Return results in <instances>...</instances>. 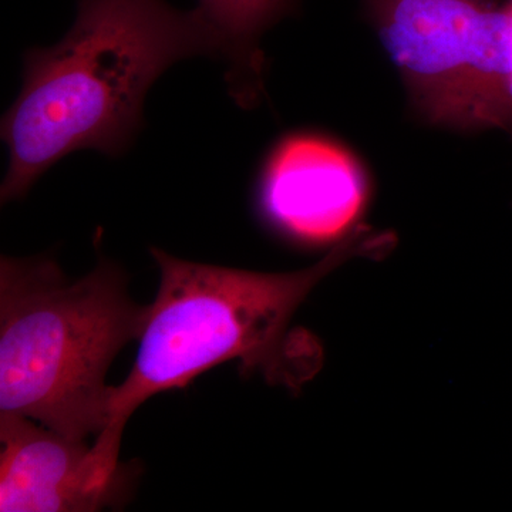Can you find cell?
<instances>
[{
	"mask_svg": "<svg viewBox=\"0 0 512 512\" xmlns=\"http://www.w3.org/2000/svg\"><path fill=\"white\" fill-rule=\"evenodd\" d=\"M119 265L100 256L83 278L52 258L0 259V413L70 437L99 436L110 419L111 363L138 340V305Z\"/></svg>",
	"mask_w": 512,
	"mask_h": 512,
	"instance_id": "3957f363",
	"label": "cell"
},
{
	"mask_svg": "<svg viewBox=\"0 0 512 512\" xmlns=\"http://www.w3.org/2000/svg\"><path fill=\"white\" fill-rule=\"evenodd\" d=\"M197 55H225L220 33L198 8L79 0L66 36L26 53L22 90L2 120L9 150L3 204L25 197L74 151L123 154L141 128L150 87L171 64Z\"/></svg>",
	"mask_w": 512,
	"mask_h": 512,
	"instance_id": "6da1fadb",
	"label": "cell"
},
{
	"mask_svg": "<svg viewBox=\"0 0 512 512\" xmlns=\"http://www.w3.org/2000/svg\"><path fill=\"white\" fill-rule=\"evenodd\" d=\"M508 12V52H510L511 80H512V0L507 5Z\"/></svg>",
	"mask_w": 512,
	"mask_h": 512,
	"instance_id": "ba28073f",
	"label": "cell"
},
{
	"mask_svg": "<svg viewBox=\"0 0 512 512\" xmlns=\"http://www.w3.org/2000/svg\"><path fill=\"white\" fill-rule=\"evenodd\" d=\"M291 0H198L197 8L220 33L229 62L228 84L241 104L255 100L262 57L258 40L262 32Z\"/></svg>",
	"mask_w": 512,
	"mask_h": 512,
	"instance_id": "52a82bcc",
	"label": "cell"
},
{
	"mask_svg": "<svg viewBox=\"0 0 512 512\" xmlns=\"http://www.w3.org/2000/svg\"><path fill=\"white\" fill-rule=\"evenodd\" d=\"M365 174L345 148L312 134L282 140L259 187L266 220L286 237L320 245L342 237L362 214Z\"/></svg>",
	"mask_w": 512,
	"mask_h": 512,
	"instance_id": "8992f818",
	"label": "cell"
},
{
	"mask_svg": "<svg viewBox=\"0 0 512 512\" xmlns=\"http://www.w3.org/2000/svg\"><path fill=\"white\" fill-rule=\"evenodd\" d=\"M0 511L96 512L120 507L138 471L18 414L0 413Z\"/></svg>",
	"mask_w": 512,
	"mask_h": 512,
	"instance_id": "5b68a950",
	"label": "cell"
},
{
	"mask_svg": "<svg viewBox=\"0 0 512 512\" xmlns=\"http://www.w3.org/2000/svg\"><path fill=\"white\" fill-rule=\"evenodd\" d=\"M387 245L383 235L356 232L318 264L286 274L198 264L151 248L160 286L148 305L136 362L124 382L113 386L109 424L94 444L120 456L124 430L138 407L232 360L269 382L301 386L318 369L320 350L311 335L291 328L299 306L340 265Z\"/></svg>",
	"mask_w": 512,
	"mask_h": 512,
	"instance_id": "7a4b0ae2",
	"label": "cell"
},
{
	"mask_svg": "<svg viewBox=\"0 0 512 512\" xmlns=\"http://www.w3.org/2000/svg\"><path fill=\"white\" fill-rule=\"evenodd\" d=\"M365 3L430 121L512 130L507 5L497 0Z\"/></svg>",
	"mask_w": 512,
	"mask_h": 512,
	"instance_id": "277c9868",
	"label": "cell"
}]
</instances>
